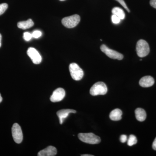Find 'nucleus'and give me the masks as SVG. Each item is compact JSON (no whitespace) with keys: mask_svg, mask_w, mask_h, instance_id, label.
Listing matches in <instances>:
<instances>
[{"mask_svg":"<svg viewBox=\"0 0 156 156\" xmlns=\"http://www.w3.org/2000/svg\"><path fill=\"white\" fill-rule=\"evenodd\" d=\"M78 137L82 142L89 144H98L101 142L100 137L92 133H80Z\"/></svg>","mask_w":156,"mask_h":156,"instance_id":"1","label":"nucleus"},{"mask_svg":"<svg viewBox=\"0 0 156 156\" xmlns=\"http://www.w3.org/2000/svg\"><path fill=\"white\" fill-rule=\"evenodd\" d=\"M108 88L106 84L102 82H98L95 83L91 87L90 93L93 96L98 95H104L106 94Z\"/></svg>","mask_w":156,"mask_h":156,"instance_id":"2","label":"nucleus"},{"mask_svg":"<svg viewBox=\"0 0 156 156\" xmlns=\"http://www.w3.org/2000/svg\"><path fill=\"white\" fill-rule=\"evenodd\" d=\"M136 51L140 57L142 58L147 56L150 52V47L147 42L144 40H139L136 44Z\"/></svg>","mask_w":156,"mask_h":156,"instance_id":"3","label":"nucleus"},{"mask_svg":"<svg viewBox=\"0 0 156 156\" xmlns=\"http://www.w3.org/2000/svg\"><path fill=\"white\" fill-rule=\"evenodd\" d=\"M80 21V17L78 14H74L63 18L62 23L66 28H72L75 27Z\"/></svg>","mask_w":156,"mask_h":156,"instance_id":"4","label":"nucleus"},{"mask_svg":"<svg viewBox=\"0 0 156 156\" xmlns=\"http://www.w3.org/2000/svg\"><path fill=\"white\" fill-rule=\"evenodd\" d=\"M69 70L72 78L75 80H80L83 77V71L76 63H71L69 65Z\"/></svg>","mask_w":156,"mask_h":156,"instance_id":"5","label":"nucleus"},{"mask_svg":"<svg viewBox=\"0 0 156 156\" xmlns=\"http://www.w3.org/2000/svg\"><path fill=\"white\" fill-rule=\"evenodd\" d=\"M100 49L101 51L105 53L108 57L113 58V59H117L120 60H122L124 57L122 54L115 51V50L110 49L105 45H101L100 47Z\"/></svg>","mask_w":156,"mask_h":156,"instance_id":"6","label":"nucleus"},{"mask_svg":"<svg viewBox=\"0 0 156 156\" xmlns=\"http://www.w3.org/2000/svg\"><path fill=\"white\" fill-rule=\"evenodd\" d=\"M12 135L14 141L16 143L20 144L23 139V135L21 127L17 123H14L12 127Z\"/></svg>","mask_w":156,"mask_h":156,"instance_id":"7","label":"nucleus"},{"mask_svg":"<svg viewBox=\"0 0 156 156\" xmlns=\"http://www.w3.org/2000/svg\"><path fill=\"white\" fill-rule=\"evenodd\" d=\"M27 54L34 64H39L41 62V56L35 48H28L27 51Z\"/></svg>","mask_w":156,"mask_h":156,"instance_id":"8","label":"nucleus"},{"mask_svg":"<svg viewBox=\"0 0 156 156\" xmlns=\"http://www.w3.org/2000/svg\"><path fill=\"white\" fill-rule=\"evenodd\" d=\"M66 95L64 89L58 88L56 89L50 97V100L52 102H56L60 101L64 98Z\"/></svg>","mask_w":156,"mask_h":156,"instance_id":"9","label":"nucleus"},{"mask_svg":"<svg viewBox=\"0 0 156 156\" xmlns=\"http://www.w3.org/2000/svg\"><path fill=\"white\" fill-rule=\"evenodd\" d=\"M76 110L71 109H64L58 111L56 113V114L59 119L60 124L62 125L65 119L67 118L69 114L76 113Z\"/></svg>","mask_w":156,"mask_h":156,"instance_id":"10","label":"nucleus"},{"mask_svg":"<svg viewBox=\"0 0 156 156\" xmlns=\"http://www.w3.org/2000/svg\"><path fill=\"white\" fill-rule=\"evenodd\" d=\"M57 154V150L56 148L52 146H50L40 151L38 153V156H54Z\"/></svg>","mask_w":156,"mask_h":156,"instance_id":"11","label":"nucleus"},{"mask_svg":"<svg viewBox=\"0 0 156 156\" xmlns=\"http://www.w3.org/2000/svg\"><path fill=\"white\" fill-rule=\"evenodd\" d=\"M154 83V80L151 76H145L140 79L139 84L141 87L147 88L152 87Z\"/></svg>","mask_w":156,"mask_h":156,"instance_id":"12","label":"nucleus"},{"mask_svg":"<svg viewBox=\"0 0 156 156\" xmlns=\"http://www.w3.org/2000/svg\"><path fill=\"white\" fill-rule=\"evenodd\" d=\"M122 112L120 109L116 108L113 110L110 114V119L112 121H119L122 118Z\"/></svg>","mask_w":156,"mask_h":156,"instance_id":"13","label":"nucleus"},{"mask_svg":"<svg viewBox=\"0 0 156 156\" xmlns=\"http://www.w3.org/2000/svg\"><path fill=\"white\" fill-rule=\"evenodd\" d=\"M135 114L136 119L140 122H143L146 119V113L143 109L136 108L135 111Z\"/></svg>","mask_w":156,"mask_h":156,"instance_id":"14","label":"nucleus"},{"mask_svg":"<svg viewBox=\"0 0 156 156\" xmlns=\"http://www.w3.org/2000/svg\"><path fill=\"white\" fill-rule=\"evenodd\" d=\"M34 25L33 21L31 19H29L26 21H20L17 23L18 28L23 30L27 29L32 27Z\"/></svg>","mask_w":156,"mask_h":156,"instance_id":"15","label":"nucleus"},{"mask_svg":"<svg viewBox=\"0 0 156 156\" xmlns=\"http://www.w3.org/2000/svg\"><path fill=\"white\" fill-rule=\"evenodd\" d=\"M112 13L113 14L116 15L118 17H119L121 20L125 19L126 17V14L124 11L119 7H115L112 10Z\"/></svg>","mask_w":156,"mask_h":156,"instance_id":"16","label":"nucleus"},{"mask_svg":"<svg viewBox=\"0 0 156 156\" xmlns=\"http://www.w3.org/2000/svg\"><path fill=\"white\" fill-rule=\"evenodd\" d=\"M127 141H128V145L129 146H132L136 144L137 140L136 136L133 134H131L129 136Z\"/></svg>","mask_w":156,"mask_h":156,"instance_id":"17","label":"nucleus"},{"mask_svg":"<svg viewBox=\"0 0 156 156\" xmlns=\"http://www.w3.org/2000/svg\"><path fill=\"white\" fill-rule=\"evenodd\" d=\"M8 8V5L6 3L0 4V15L4 14Z\"/></svg>","mask_w":156,"mask_h":156,"instance_id":"18","label":"nucleus"},{"mask_svg":"<svg viewBox=\"0 0 156 156\" xmlns=\"http://www.w3.org/2000/svg\"><path fill=\"white\" fill-rule=\"evenodd\" d=\"M42 35L41 32L38 30L34 31L32 33V36L33 37L36 39L39 38Z\"/></svg>","mask_w":156,"mask_h":156,"instance_id":"19","label":"nucleus"},{"mask_svg":"<svg viewBox=\"0 0 156 156\" xmlns=\"http://www.w3.org/2000/svg\"><path fill=\"white\" fill-rule=\"evenodd\" d=\"M112 20L113 23H115V24H118L121 21V19L116 15L113 14L112 16Z\"/></svg>","mask_w":156,"mask_h":156,"instance_id":"20","label":"nucleus"},{"mask_svg":"<svg viewBox=\"0 0 156 156\" xmlns=\"http://www.w3.org/2000/svg\"><path fill=\"white\" fill-rule=\"evenodd\" d=\"M32 37V34L30 33L26 32L23 33V39H24L25 41H30Z\"/></svg>","mask_w":156,"mask_h":156,"instance_id":"21","label":"nucleus"},{"mask_svg":"<svg viewBox=\"0 0 156 156\" xmlns=\"http://www.w3.org/2000/svg\"><path fill=\"white\" fill-rule=\"evenodd\" d=\"M116 1H117L120 4H121V5H122V6L123 7H124V8H125V9H126V10H127V11H128V12H130V10H129V9H128L127 6L126 5V3H125L124 0H116Z\"/></svg>","mask_w":156,"mask_h":156,"instance_id":"22","label":"nucleus"},{"mask_svg":"<svg viewBox=\"0 0 156 156\" xmlns=\"http://www.w3.org/2000/svg\"><path fill=\"white\" fill-rule=\"evenodd\" d=\"M127 136L125 134H123L120 136V141L121 142L125 143L127 141Z\"/></svg>","mask_w":156,"mask_h":156,"instance_id":"23","label":"nucleus"},{"mask_svg":"<svg viewBox=\"0 0 156 156\" xmlns=\"http://www.w3.org/2000/svg\"><path fill=\"white\" fill-rule=\"evenodd\" d=\"M150 3L152 7L156 9V0H151Z\"/></svg>","mask_w":156,"mask_h":156,"instance_id":"24","label":"nucleus"},{"mask_svg":"<svg viewBox=\"0 0 156 156\" xmlns=\"http://www.w3.org/2000/svg\"><path fill=\"white\" fill-rule=\"evenodd\" d=\"M152 147L154 150L156 151V137L153 143Z\"/></svg>","mask_w":156,"mask_h":156,"instance_id":"25","label":"nucleus"},{"mask_svg":"<svg viewBox=\"0 0 156 156\" xmlns=\"http://www.w3.org/2000/svg\"><path fill=\"white\" fill-rule=\"evenodd\" d=\"M2 36L1 34H0V48H1V46H2Z\"/></svg>","mask_w":156,"mask_h":156,"instance_id":"26","label":"nucleus"},{"mask_svg":"<svg viewBox=\"0 0 156 156\" xmlns=\"http://www.w3.org/2000/svg\"><path fill=\"white\" fill-rule=\"evenodd\" d=\"M82 156H93L91 154H83L81 155Z\"/></svg>","mask_w":156,"mask_h":156,"instance_id":"27","label":"nucleus"},{"mask_svg":"<svg viewBox=\"0 0 156 156\" xmlns=\"http://www.w3.org/2000/svg\"><path fill=\"white\" fill-rule=\"evenodd\" d=\"M2 96H1V94H0V103H1V102H2Z\"/></svg>","mask_w":156,"mask_h":156,"instance_id":"28","label":"nucleus"},{"mask_svg":"<svg viewBox=\"0 0 156 156\" xmlns=\"http://www.w3.org/2000/svg\"><path fill=\"white\" fill-rule=\"evenodd\" d=\"M59 1H65V0H59Z\"/></svg>","mask_w":156,"mask_h":156,"instance_id":"29","label":"nucleus"}]
</instances>
